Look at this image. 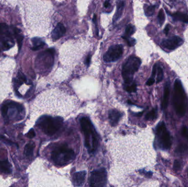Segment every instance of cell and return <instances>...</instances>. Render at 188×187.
<instances>
[{
  "label": "cell",
  "instance_id": "4316f807",
  "mask_svg": "<svg viewBox=\"0 0 188 187\" xmlns=\"http://www.w3.org/2000/svg\"><path fill=\"white\" fill-rule=\"evenodd\" d=\"M8 33V26L5 24H0V34H4Z\"/></svg>",
  "mask_w": 188,
  "mask_h": 187
},
{
  "label": "cell",
  "instance_id": "4dcf8cb0",
  "mask_svg": "<svg viewBox=\"0 0 188 187\" xmlns=\"http://www.w3.org/2000/svg\"><path fill=\"white\" fill-rule=\"evenodd\" d=\"M35 136V132L33 129H31L26 135V137L29 138H33Z\"/></svg>",
  "mask_w": 188,
  "mask_h": 187
},
{
  "label": "cell",
  "instance_id": "5bb4252c",
  "mask_svg": "<svg viewBox=\"0 0 188 187\" xmlns=\"http://www.w3.org/2000/svg\"><path fill=\"white\" fill-rule=\"evenodd\" d=\"M125 5L124 2L123 1H118L117 3V12L116 13V14L113 17V21H116L117 20H118L122 16V13H123V8L124 7Z\"/></svg>",
  "mask_w": 188,
  "mask_h": 187
},
{
  "label": "cell",
  "instance_id": "d4e9b609",
  "mask_svg": "<svg viewBox=\"0 0 188 187\" xmlns=\"http://www.w3.org/2000/svg\"><path fill=\"white\" fill-rule=\"evenodd\" d=\"M126 91H127L128 92H135L137 91V86L135 83H133L131 85L129 86H127L125 88Z\"/></svg>",
  "mask_w": 188,
  "mask_h": 187
},
{
  "label": "cell",
  "instance_id": "1f68e13d",
  "mask_svg": "<svg viewBox=\"0 0 188 187\" xmlns=\"http://www.w3.org/2000/svg\"><path fill=\"white\" fill-rule=\"evenodd\" d=\"M126 40L127 41L128 45L130 46H133L134 45H135V40L134 39L129 38V39H126Z\"/></svg>",
  "mask_w": 188,
  "mask_h": 187
},
{
  "label": "cell",
  "instance_id": "e575fe53",
  "mask_svg": "<svg viewBox=\"0 0 188 187\" xmlns=\"http://www.w3.org/2000/svg\"><path fill=\"white\" fill-rule=\"evenodd\" d=\"M156 71H157V66H156V64H155L153 67V72H152V77H153V78H154L155 76H156Z\"/></svg>",
  "mask_w": 188,
  "mask_h": 187
},
{
  "label": "cell",
  "instance_id": "7402d4cb",
  "mask_svg": "<svg viewBox=\"0 0 188 187\" xmlns=\"http://www.w3.org/2000/svg\"><path fill=\"white\" fill-rule=\"evenodd\" d=\"M158 18V21H159L160 25L162 26L163 24L164 23V20H165V15H164V11L163 10V9H161L159 11Z\"/></svg>",
  "mask_w": 188,
  "mask_h": 187
},
{
  "label": "cell",
  "instance_id": "44dd1931",
  "mask_svg": "<svg viewBox=\"0 0 188 187\" xmlns=\"http://www.w3.org/2000/svg\"><path fill=\"white\" fill-rule=\"evenodd\" d=\"M157 116V111L155 109H153V110L150 111L146 114L145 116V119L147 120H153L156 119Z\"/></svg>",
  "mask_w": 188,
  "mask_h": 187
},
{
  "label": "cell",
  "instance_id": "8fae6325",
  "mask_svg": "<svg viewBox=\"0 0 188 187\" xmlns=\"http://www.w3.org/2000/svg\"><path fill=\"white\" fill-rule=\"evenodd\" d=\"M87 176L85 171L75 173L73 176V181L76 187H81L84 184Z\"/></svg>",
  "mask_w": 188,
  "mask_h": 187
},
{
  "label": "cell",
  "instance_id": "30bf717a",
  "mask_svg": "<svg viewBox=\"0 0 188 187\" xmlns=\"http://www.w3.org/2000/svg\"><path fill=\"white\" fill-rule=\"evenodd\" d=\"M183 42V40L180 37L178 36H173L170 39L163 40L161 45L163 47L168 50H173L181 45Z\"/></svg>",
  "mask_w": 188,
  "mask_h": 187
},
{
  "label": "cell",
  "instance_id": "277c9868",
  "mask_svg": "<svg viewBox=\"0 0 188 187\" xmlns=\"http://www.w3.org/2000/svg\"><path fill=\"white\" fill-rule=\"evenodd\" d=\"M37 124L45 134L51 136L54 135L61 128L63 119L59 117L53 118L51 116H42L39 120Z\"/></svg>",
  "mask_w": 188,
  "mask_h": 187
},
{
  "label": "cell",
  "instance_id": "d6a6232c",
  "mask_svg": "<svg viewBox=\"0 0 188 187\" xmlns=\"http://www.w3.org/2000/svg\"><path fill=\"white\" fill-rule=\"evenodd\" d=\"M155 80L154 78H153V77L152 78H150L146 82V85L148 86H151V85H153V84L155 83Z\"/></svg>",
  "mask_w": 188,
  "mask_h": 187
},
{
  "label": "cell",
  "instance_id": "8992f818",
  "mask_svg": "<svg viewBox=\"0 0 188 187\" xmlns=\"http://www.w3.org/2000/svg\"><path fill=\"white\" fill-rule=\"evenodd\" d=\"M55 51L53 48L48 49L37 56L36 65L42 71H47L51 69L54 63V55Z\"/></svg>",
  "mask_w": 188,
  "mask_h": 187
},
{
  "label": "cell",
  "instance_id": "9a60e30c",
  "mask_svg": "<svg viewBox=\"0 0 188 187\" xmlns=\"http://www.w3.org/2000/svg\"><path fill=\"white\" fill-rule=\"evenodd\" d=\"M169 94H170L169 88L168 86H166L164 88V90L163 97L162 101V104H161L162 109H165L166 108H167V107L168 106Z\"/></svg>",
  "mask_w": 188,
  "mask_h": 187
},
{
  "label": "cell",
  "instance_id": "9c48e42d",
  "mask_svg": "<svg viewBox=\"0 0 188 187\" xmlns=\"http://www.w3.org/2000/svg\"><path fill=\"white\" fill-rule=\"evenodd\" d=\"M123 48L121 45L112 46L103 56V60L106 62H114L118 61L123 55Z\"/></svg>",
  "mask_w": 188,
  "mask_h": 187
},
{
  "label": "cell",
  "instance_id": "f1b7e54d",
  "mask_svg": "<svg viewBox=\"0 0 188 187\" xmlns=\"http://www.w3.org/2000/svg\"><path fill=\"white\" fill-rule=\"evenodd\" d=\"M173 168L176 171L180 170V168H181V164H180V162L178 160H176L174 161V163Z\"/></svg>",
  "mask_w": 188,
  "mask_h": 187
},
{
  "label": "cell",
  "instance_id": "83f0119b",
  "mask_svg": "<svg viewBox=\"0 0 188 187\" xmlns=\"http://www.w3.org/2000/svg\"><path fill=\"white\" fill-rule=\"evenodd\" d=\"M8 110V107L7 104H4L3 106H2L1 112H2V116H3L4 118H6V117H7Z\"/></svg>",
  "mask_w": 188,
  "mask_h": 187
},
{
  "label": "cell",
  "instance_id": "f546056e",
  "mask_svg": "<svg viewBox=\"0 0 188 187\" xmlns=\"http://www.w3.org/2000/svg\"><path fill=\"white\" fill-rule=\"evenodd\" d=\"M182 135L183 137L186 138L188 140V128L186 127H184L182 130Z\"/></svg>",
  "mask_w": 188,
  "mask_h": 187
},
{
  "label": "cell",
  "instance_id": "ffe728a7",
  "mask_svg": "<svg viewBox=\"0 0 188 187\" xmlns=\"http://www.w3.org/2000/svg\"><path fill=\"white\" fill-rule=\"evenodd\" d=\"M34 148V145L32 143H29L26 144L24 148V152L26 156H31L33 154V150Z\"/></svg>",
  "mask_w": 188,
  "mask_h": 187
},
{
  "label": "cell",
  "instance_id": "cb8c5ba5",
  "mask_svg": "<svg viewBox=\"0 0 188 187\" xmlns=\"http://www.w3.org/2000/svg\"><path fill=\"white\" fill-rule=\"evenodd\" d=\"M157 70V80H156L157 83L162 81L163 79V72L162 69L160 67H158Z\"/></svg>",
  "mask_w": 188,
  "mask_h": 187
},
{
  "label": "cell",
  "instance_id": "ba28073f",
  "mask_svg": "<svg viewBox=\"0 0 188 187\" xmlns=\"http://www.w3.org/2000/svg\"><path fill=\"white\" fill-rule=\"evenodd\" d=\"M107 182V172L101 168L92 172L90 178V187H105Z\"/></svg>",
  "mask_w": 188,
  "mask_h": 187
},
{
  "label": "cell",
  "instance_id": "6da1fadb",
  "mask_svg": "<svg viewBox=\"0 0 188 187\" xmlns=\"http://www.w3.org/2000/svg\"><path fill=\"white\" fill-rule=\"evenodd\" d=\"M80 122L85 136V146L89 152H95L98 147L99 141L94 127L91 121L86 117H82Z\"/></svg>",
  "mask_w": 188,
  "mask_h": 187
},
{
  "label": "cell",
  "instance_id": "ac0fdd59",
  "mask_svg": "<svg viewBox=\"0 0 188 187\" xmlns=\"http://www.w3.org/2000/svg\"><path fill=\"white\" fill-rule=\"evenodd\" d=\"M32 41L34 44V47L32 48V50L34 51L38 50L45 45V43L41 40L40 39H38V38L33 39L32 40Z\"/></svg>",
  "mask_w": 188,
  "mask_h": 187
},
{
  "label": "cell",
  "instance_id": "484cf974",
  "mask_svg": "<svg viewBox=\"0 0 188 187\" xmlns=\"http://www.w3.org/2000/svg\"><path fill=\"white\" fill-rule=\"evenodd\" d=\"M15 35L16 37H17V41H18V45H19V49H20V47H21V45H22V41H23V36L19 35V32L17 31V29H15Z\"/></svg>",
  "mask_w": 188,
  "mask_h": 187
},
{
  "label": "cell",
  "instance_id": "5b68a950",
  "mask_svg": "<svg viewBox=\"0 0 188 187\" xmlns=\"http://www.w3.org/2000/svg\"><path fill=\"white\" fill-rule=\"evenodd\" d=\"M141 65V61L136 57L131 56L124 63L122 69V76L126 83H130L133 75L138 70Z\"/></svg>",
  "mask_w": 188,
  "mask_h": 187
},
{
  "label": "cell",
  "instance_id": "d6986e66",
  "mask_svg": "<svg viewBox=\"0 0 188 187\" xmlns=\"http://www.w3.org/2000/svg\"><path fill=\"white\" fill-rule=\"evenodd\" d=\"M135 32V28L132 25H129L127 26L126 29V32L124 34V36L123 38L126 40L129 38H130V36L132 35Z\"/></svg>",
  "mask_w": 188,
  "mask_h": 187
},
{
  "label": "cell",
  "instance_id": "4fadbf2b",
  "mask_svg": "<svg viewBox=\"0 0 188 187\" xmlns=\"http://www.w3.org/2000/svg\"><path fill=\"white\" fill-rule=\"evenodd\" d=\"M122 116V113L117 110H111L109 111L108 118L111 126H116Z\"/></svg>",
  "mask_w": 188,
  "mask_h": 187
},
{
  "label": "cell",
  "instance_id": "74e56055",
  "mask_svg": "<svg viewBox=\"0 0 188 187\" xmlns=\"http://www.w3.org/2000/svg\"><path fill=\"white\" fill-rule=\"evenodd\" d=\"M104 6H105V7H106V8H108L109 6H110V2H109V1H106L105 2V3H104Z\"/></svg>",
  "mask_w": 188,
  "mask_h": 187
},
{
  "label": "cell",
  "instance_id": "603a6c76",
  "mask_svg": "<svg viewBox=\"0 0 188 187\" xmlns=\"http://www.w3.org/2000/svg\"><path fill=\"white\" fill-rule=\"evenodd\" d=\"M155 10V6H149L145 9V14L148 17L151 16L153 14Z\"/></svg>",
  "mask_w": 188,
  "mask_h": 187
},
{
  "label": "cell",
  "instance_id": "52a82bcc",
  "mask_svg": "<svg viewBox=\"0 0 188 187\" xmlns=\"http://www.w3.org/2000/svg\"><path fill=\"white\" fill-rule=\"evenodd\" d=\"M156 135L160 147L163 150L169 149L172 144L171 136L163 122L159 124L157 127Z\"/></svg>",
  "mask_w": 188,
  "mask_h": 187
},
{
  "label": "cell",
  "instance_id": "7a4b0ae2",
  "mask_svg": "<svg viewBox=\"0 0 188 187\" xmlns=\"http://www.w3.org/2000/svg\"><path fill=\"white\" fill-rule=\"evenodd\" d=\"M75 157L76 154L74 151L68 148L66 144L56 147L51 153V159L53 162L61 166L69 164Z\"/></svg>",
  "mask_w": 188,
  "mask_h": 187
},
{
  "label": "cell",
  "instance_id": "2e32d148",
  "mask_svg": "<svg viewBox=\"0 0 188 187\" xmlns=\"http://www.w3.org/2000/svg\"><path fill=\"white\" fill-rule=\"evenodd\" d=\"M171 16L174 20H180L184 23H188V15L186 14L178 12L174 14H172Z\"/></svg>",
  "mask_w": 188,
  "mask_h": 187
},
{
  "label": "cell",
  "instance_id": "8d00e7d4",
  "mask_svg": "<svg viewBox=\"0 0 188 187\" xmlns=\"http://www.w3.org/2000/svg\"><path fill=\"white\" fill-rule=\"evenodd\" d=\"M169 25L168 24V25H167V26H166V28H165V29H164V34H165L166 35H168V32H169Z\"/></svg>",
  "mask_w": 188,
  "mask_h": 187
},
{
  "label": "cell",
  "instance_id": "d590c367",
  "mask_svg": "<svg viewBox=\"0 0 188 187\" xmlns=\"http://www.w3.org/2000/svg\"><path fill=\"white\" fill-rule=\"evenodd\" d=\"M91 57H92V56L89 55V56H87V59L85 60V63H86V64H87V66H89L90 65V61H91Z\"/></svg>",
  "mask_w": 188,
  "mask_h": 187
},
{
  "label": "cell",
  "instance_id": "3957f363",
  "mask_svg": "<svg viewBox=\"0 0 188 187\" xmlns=\"http://www.w3.org/2000/svg\"><path fill=\"white\" fill-rule=\"evenodd\" d=\"M174 93L173 96V104L178 116H183L187 110L185 93L181 82L177 79L174 82Z\"/></svg>",
  "mask_w": 188,
  "mask_h": 187
},
{
  "label": "cell",
  "instance_id": "7c38bea8",
  "mask_svg": "<svg viewBox=\"0 0 188 187\" xmlns=\"http://www.w3.org/2000/svg\"><path fill=\"white\" fill-rule=\"evenodd\" d=\"M66 32V29L64 26L61 23H58L52 32V38L54 41L57 40L64 35Z\"/></svg>",
  "mask_w": 188,
  "mask_h": 187
},
{
  "label": "cell",
  "instance_id": "e0dca14e",
  "mask_svg": "<svg viewBox=\"0 0 188 187\" xmlns=\"http://www.w3.org/2000/svg\"><path fill=\"white\" fill-rule=\"evenodd\" d=\"M0 171L7 174H9L11 172L10 164L7 160L0 161Z\"/></svg>",
  "mask_w": 188,
  "mask_h": 187
},
{
  "label": "cell",
  "instance_id": "836d02e7",
  "mask_svg": "<svg viewBox=\"0 0 188 187\" xmlns=\"http://www.w3.org/2000/svg\"><path fill=\"white\" fill-rule=\"evenodd\" d=\"M3 48H6V49H8L10 48L12 45H11L9 43V42H7V41H5L3 42Z\"/></svg>",
  "mask_w": 188,
  "mask_h": 187
}]
</instances>
